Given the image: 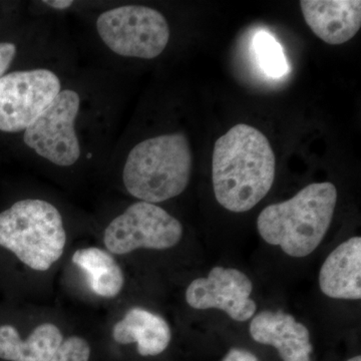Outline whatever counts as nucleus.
I'll return each instance as SVG.
<instances>
[{"instance_id":"f257e3e1","label":"nucleus","mask_w":361,"mask_h":361,"mask_svg":"<svg viewBox=\"0 0 361 361\" xmlns=\"http://www.w3.org/2000/svg\"><path fill=\"white\" fill-rule=\"evenodd\" d=\"M122 92L115 71L78 68L58 97L13 146L59 172L106 164L116 142Z\"/></svg>"},{"instance_id":"f03ea898","label":"nucleus","mask_w":361,"mask_h":361,"mask_svg":"<svg viewBox=\"0 0 361 361\" xmlns=\"http://www.w3.org/2000/svg\"><path fill=\"white\" fill-rule=\"evenodd\" d=\"M85 20L90 44L104 68L123 61H153L170 44V23L158 9L145 4L85 1L77 13Z\"/></svg>"},{"instance_id":"7ed1b4c3","label":"nucleus","mask_w":361,"mask_h":361,"mask_svg":"<svg viewBox=\"0 0 361 361\" xmlns=\"http://www.w3.org/2000/svg\"><path fill=\"white\" fill-rule=\"evenodd\" d=\"M192 164L187 135L171 132L137 141L116 140L106 165L118 169L128 194L158 205L184 193L191 179Z\"/></svg>"},{"instance_id":"20e7f679","label":"nucleus","mask_w":361,"mask_h":361,"mask_svg":"<svg viewBox=\"0 0 361 361\" xmlns=\"http://www.w3.org/2000/svg\"><path fill=\"white\" fill-rule=\"evenodd\" d=\"M276 159L263 133L238 123L214 146V193L223 208L234 213L251 210L269 193L275 180Z\"/></svg>"},{"instance_id":"39448f33","label":"nucleus","mask_w":361,"mask_h":361,"mask_svg":"<svg viewBox=\"0 0 361 361\" xmlns=\"http://www.w3.org/2000/svg\"><path fill=\"white\" fill-rule=\"evenodd\" d=\"M80 68L75 45L63 40L0 80V135L23 134L51 106Z\"/></svg>"},{"instance_id":"423d86ee","label":"nucleus","mask_w":361,"mask_h":361,"mask_svg":"<svg viewBox=\"0 0 361 361\" xmlns=\"http://www.w3.org/2000/svg\"><path fill=\"white\" fill-rule=\"evenodd\" d=\"M336 202L332 183H313L289 200L266 207L258 216L259 234L291 257H306L329 231Z\"/></svg>"},{"instance_id":"0eeeda50","label":"nucleus","mask_w":361,"mask_h":361,"mask_svg":"<svg viewBox=\"0 0 361 361\" xmlns=\"http://www.w3.org/2000/svg\"><path fill=\"white\" fill-rule=\"evenodd\" d=\"M66 244L65 220L51 202L23 198L0 212V247L30 269L49 270L63 256Z\"/></svg>"},{"instance_id":"6e6552de","label":"nucleus","mask_w":361,"mask_h":361,"mask_svg":"<svg viewBox=\"0 0 361 361\" xmlns=\"http://www.w3.org/2000/svg\"><path fill=\"white\" fill-rule=\"evenodd\" d=\"M182 223L157 204L137 201L109 223L104 231L108 251L125 255L137 249L167 250L183 236Z\"/></svg>"},{"instance_id":"1a4fd4ad","label":"nucleus","mask_w":361,"mask_h":361,"mask_svg":"<svg viewBox=\"0 0 361 361\" xmlns=\"http://www.w3.org/2000/svg\"><path fill=\"white\" fill-rule=\"evenodd\" d=\"M253 284L245 273L234 268L217 266L208 276L197 278L188 286L186 301L198 310L224 311L233 320L251 319L257 306L251 299Z\"/></svg>"},{"instance_id":"9d476101","label":"nucleus","mask_w":361,"mask_h":361,"mask_svg":"<svg viewBox=\"0 0 361 361\" xmlns=\"http://www.w3.org/2000/svg\"><path fill=\"white\" fill-rule=\"evenodd\" d=\"M252 338L277 349L283 361H311L313 346L310 330L293 316L282 311L265 310L250 323Z\"/></svg>"},{"instance_id":"9b49d317","label":"nucleus","mask_w":361,"mask_h":361,"mask_svg":"<svg viewBox=\"0 0 361 361\" xmlns=\"http://www.w3.org/2000/svg\"><path fill=\"white\" fill-rule=\"evenodd\" d=\"M300 7L310 30L326 44H344L360 32V0H302Z\"/></svg>"},{"instance_id":"f8f14e48","label":"nucleus","mask_w":361,"mask_h":361,"mask_svg":"<svg viewBox=\"0 0 361 361\" xmlns=\"http://www.w3.org/2000/svg\"><path fill=\"white\" fill-rule=\"evenodd\" d=\"M324 295L343 300L361 298V238L353 237L337 246L325 259L319 272Z\"/></svg>"},{"instance_id":"ddd939ff","label":"nucleus","mask_w":361,"mask_h":361,"mask_svg":"<svg viewBox=\"0 0 361 361\" xmlns=\"http://www.w3.org/2000/svg\"><path fill=\"white\" fill-rule=\"evenodd\" d=\"M113 338L123 345L137 344L140 355L156 356L167 349L172 341V330L161 316L134 307L114 325Z\"/></svg>"},{"instance_id":"4468645a","label":"nucleus","mask_w":361,"mask_h":361,"mask_svg":"<svg viewBox=\"0 0 361 361\" xmlns=\"http://www.w3.org/2000/svg\"><path fill=\"white\" fill-rule=\"evenodd\" d=\"M63 342L56 325L44 323L23 341L13 325L0 326V358L9 361H49Z\"/></svg>"},{"instance_id":"2eb2a0df","label":"nucleus","mask_w":361,"mask_h":361,"mask_svg":"<svg viewBox=\"0 0 361 361\" xmlns=\"http://www.w3.org/2000/svg\"><path fill=\"white\" fill-rule=\"evenodd\" d=\"M73 264L84 271L90 290L103 298H115L123 290L125 276L110 252L97 247L78 249Z\"/></svg>"},{"instance_id":"dca6fc26","label":"nucleus","mask_w":361,"mask_h":361,"mask_svg":"<svg viewBox=\"0 0 361 361\" xmlns=\"http://www.w3.org/2000/svg\"><path fill=\"white\" fill-rule=\"evenodd\" d=\"M259 66L271 78H281L289 71L283 49L271 33L261 30L253 39Z\"/></svg>"},{"instance_id":"f3484780","label":"nucleus","mask_w":361,"mask_h":361,"mask_svg":"<svg viewBox=\"0 0 361 361\" xmlns=\"http://www.w3.org/2000/svg\"><path fill=\"white\" fill-rule=\"evenodd\" d=\"M90 356L89 342L80 336H71L63 341L49 361H89Z\"/></svg>"},{"instance_id":"a211bd4d","label":"nucleus","mask_w":361,"mask_h":361,"mask_svg":"<svg viewBox=\"0 0 361 361\" xmlns=\"http://www.w3.org/2000/svg\"><path fill=\"white\" fill-rule=\"evenodd\" d=\"M221 361H260L250 351L242 348L230 349L229 353Z\"/></svg>"},{"instance_id":"6ab92c4d","label":"nucleus","mask_w":361,"mask_h":361,"mask_svg":"<svg viewBox=\"0 0 361 361\" xmlns=\"http://www.w3.org/2000/svg\"><path fill=\"white\" fill-rule=\"evenodd\" d=\"M348 361H361L360 355L355 356V357L350 358Z\"/></svg>"}]
</instances>
